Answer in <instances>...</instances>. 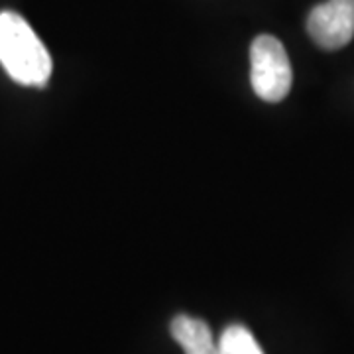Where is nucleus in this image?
<instances>
[{
    "label": "nucleus",
    "instance_id": "obj_1",
    "mask_svg": "<svg viewBox=\"0 0 354 354\" xmlns=\"http://www.w3.org/2000/svg\"><path fill=\"white\" fill-rule=\"evenodd\" d=\"M0 65L18 85L46 87L51 75L48 48L20 14L0 12Z\"/></svg>",
    "mask_w": 354,
    "mask_h": 354
},
{
    "label": "nucleus",
    "instance_id": "obj_2",
    "mask_svg": "<svg viewBox=\"0 0 354 354\" xmlns=\"http://www.w3.org/2000/svg\"><path fill=\"white\" fill-rule=\"evenodd\" d=\"M250 81L254 93L266 102H279L291 88V64L283 44L278 38L262 34L250 48Z\"/></svg>",
    "mask_w": 354,
    "mask_h": 354
},
{
    "label": "nucleus",
    "instance_id": "obj_3",
    "mask_svg": "<svg viewBox=\"0 0 354 354\" xmlns=\"http://www.w3.org/2000/svg\"><path fill=\"white\" fill-rule=\"evenodd\" d=\"M307 32L323 50H341L354 36V0H327L307 16Z\"/></svg>",
    "mask_w": 354,
    "mask_h": 354
},
{
    "label": "nucleus",
    "instance_id": "obj_4",
    "mask_svg": "<svg viewBox=\"0 0 354 354\" xmlns=\"http://www.w3.org/2000/svg\"><path fill=\"white\" fill-rule=\"evenodd\" d=\"M169 330L185 354H218V342H215L209 325L201 319L177 315L171 321Z\"/></svg>",
    "mask_w": 354,
    "mask_h": 354
},
{
    "label": "nucleus",
    "instance_id": "obj_5",
    "mask_svg": "<svg viewBox=\"0 0 354 354\" xmlns=\"http://www.w3.org/2000/svg\"><path fill=\"white\" fill-rule=\"evenodd\" d=\"M218 354H264V351L246 327L230 325L218 339Z\"/></svg>",
    "mask_w": 354,
    "mask_h": 354
}]
</instances>
